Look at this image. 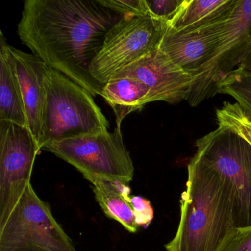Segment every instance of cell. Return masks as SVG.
<instances>
[{
	"label": "cell",
	"instance_id": "cell-12",
	"mask_svg": "<svg viewBox=\"0 0 251 251\" xmlns=\"http://www.w3.org/2000/svg\"><path fill=\"white\" fill-rule=\"evenodd\" d=\"M16 73L20 81L29 130L39 145L45 105L46 64L33 54L10 46Z\"/></svg>",
	"mask_w": 251,
	"mask_h": 251
},
{
	"label": "cell",
	"instance_id": "cell-20",
	"mask_svg": "<svg viewBox=\"0 0 251 251\" xmlns=\"http://www.w3.org/2000/svg\"><path fill=\"white\" fill-rule=\"evenodd\" d=\"M100 2L123 17H140L148 14L145 0H100Z\"/></svg>",
	"mask_w": 251,
	"mask_h": 251
},
{
	"label": "cell",
	"instance_id": "cell-15",
	"mask_svg": "<svg viewBox=\"0 0 251 251\" xmlns=\"http://www.w3.org/2000/svg\"><path fill=\"white\" fill-rule=\"evenodd\" d=\"M93 186L95 198L105 214L119 222L128 231L136 233L139 226L135 220L129 189L126 185L98 180Z\"/></svg>",
	"mask_w": 251,
	"mask_h": 251
},
{
	"label": "cell",
	"instance_id": "cell-6",
	"mask_svg": "<svg viewBox=\"0 0 251 251\" xmlns=\"http://www.w3.org/2000/svg\"><path fill=\"white\" fill-rule=\"evenodd\" d=\"M0 251H77L30 183L0 227Z\"/></svg>",
	"mask_w": 251,
	"mask_h": 251
},
{
	"label": "cell",
	"instance_id": "cell-4",
	"mask_svg": "<svg viewBox=\"0 0 251 251\" xmlns=\"http://www.w3.org/2000/svg\"><path fill=\"white\" fill-rule=\"evenodd\" d=\"M195 146V155L228 186L237 229L251 227V144L230 127L218 125Z\"/></svg>",
	"mask_w": 251,
	"mask_h": 251
},
{
	"label": "cell",
	"instance_id": "cell-11",
	"mask_svg": "<svg viewBox=\"0 0 251 251\" xmlns=\"http://www.w3.org/2000/svg\"><path fill=\"white\" fill-rule=\"evenodd\" d=\"M119 77L141 80L149 87L152 102L163 101L170 104L187 100L195 83L188 73L159 48L122 69L111 79Z\"/></svg>",
	"mask_w": 251,
	"mask_h": 251
},
{
	"label": "cell",
	"instance_id": "cell-8",
	"mask_svg": "<svg viewBox=\"0 0 251 251\" xmlns=\"http://www.w3.org/2000/svg\"><path fill=\"white\" fill-rule=\"evenodd\" d=\"M41 151L27 126L0 120V227L30 183L33 164Z\"/></svg>",
	"mask_w": 251,
	"mask_h": 251
},
{
	"label": "cell",
	"instance_id": "cell-2",
	"mask_svg": "<svg viewBox=\"0 0 251 251\" xmlns=\"http://www.w3.org/2000/svg\"><path fill=\"white\" fill-rule=\"evenodd\" d=\"M237 229L231 195L223 177L198 156L188 164L180 219L167 251H220Z\"/></svg>",
	"mask_w": 251,
	"mask_h": 251
},
{
	"label": "cell",
	"instance_id": "cell-7",
	"mask_svg": "<svg viewBox=\"0 0 251 251\" xmlns=\"http://www.w3.org/2000/svg\"><path fill=\"white\" fill-rule=\"evenodd\" d=\"M168 27L167 22L149 14L123 17L110 29L91 64L94 78L104 86L117 72L158 49Z\"/></svg>",
	"mask_w": 251,
	"mask_h": 251
},
{
	"label": "cell",
	"instance_id": "cell-17",
	"mask_svg": "<svg viewBox=\"0 0 251 251\" xmlns=\"http://www.w3.org/2000/svg\"><path fill=\"white\" fill-rule=\"evenodd\" d=\"M217 94L231 96L251 113V72L239 67L217 85Z\"/></svg>",
	"mask_w": 251,
	"mask_h": 251
},
{
	"label": "cell",
	"instance_id": "cell-9",
	"mask_svg": "<svg viewBox=\"0 0 251 251\" xmlns=\"http://www.w3.org/2000/svg\"><path fill=\"white\" fill-rule=\"evenodd\" d=\"M251 52V0H236L220 20L218 47L195 107L217 94V85Z\"/></svg>",
	"mask_w": 251,
	"mask_h": 251
},
{
	"label": "cell",
	"instance_id": "cell-10",
	"mask_svg": "<svg viewBox=\"0 0 251 251\" xmlns=\"http://www.w3.org/2000/svg\"><path fill=\"white\" fill-rule=\"evenodd\" d=\"M224 17L190 31L167 29L158 48L193 78L195 83L187 100L191 106L195 107L217 53L220 22Z\"/></svg>",
	"mask_w": 251,
	"mask_h": 251
},
{
	"label": "cell",
	"instance_id": "cell-1",
	"mask_svg": "<svg viewBox=\"0 0 251 251\" xmlns=\"http://www.w3.org/2000/svg\"><path fill=\"white\" fill-rule=\"evenodd\" d=\"M123 17L100 0H26L17 33L48 67L95 97L104 86L94 78L91 64Z\"/></svg>",
	"mask_w": 251,
	"mask_h": 251
},
{
	"label": "cell",
	"instance_id": "cell-3",
	"mask_svg": "<svg viewBox=\"0 0 251 251\" xmlns=\"http://www.w3.org/2000/svg\"><path fill=\"white\" fill-rule=\"evenodd\" d=\"M45 89L41 150L53 142L108 131L109 123L93 96L47 65Z\"/></svg>",
	"mask_w": 251,
	"mask_h": 251
},
{
	"label": "cell",
	"instance_id": "cell-23",
	"mask_svg": "<svg viewBox=\"0 0 251 251\" xmlns=\"http://www.w3.org/2000/svg\"><path fill=\"white\" fill-rule=\"evenodd\" d=\"M239 67H242L244 70L251 72V52L248 55V57L244 60L243 62L239 65Z\"/></svg>",
	"mask_w": 251,
	"mask_h": 251
},
{
	"label": "cell",
	"instance_id": "cell-13",
	"mask_svg": "<svg viewBox=\"0 0 251 251\" xmlns=\"http://www.w3.org/2000/svg\"><path fill=\"white\" fill-rule=\"evenodd\" d=\"M0 120L27 126V117L20 81L10 45L0 32Z\"/></svg>",
	"mask_w": 251,
	"mask_h": 251
},
{
	"label": "cell",
	"instance_id": "cell-18",
	"mask_svg": "<svg viewBox=\"0 0 251 251\" xmlns=\"http://www.w3.org/2000/svg\"><path fill=\"white\" fill-rule=\"evenodd\" d=\"M217 124L227 126L251 144V113L237 102H225L216 111Z\"/></svg>",
	"mask_w": 251,
	"mask_h": 251
},
{
	"label": "cell",
	"instance_id": "cell-14",
	"mask_svg": "<svg viewBox=\"0 0 251 251\" xmlns=\"http://www.w3.org/2000/svg\"><path fill=\"white\" fill-rule=\"evenodd\" d=\"M101 96L114 110L119 129H121L122 121L127 114L152 102L149 87L133 77L111 79L104 85Z\"/></svg>",
	"mask_w": 251,
	"mask_h": 251
},
{
	"label": "cell",
	"instance_id": "cell-16",
	"mask_svg": "<svg viewBox=\"0 0 251 251\" xmlns=\"http://www.w3.org/2000/svg\"><path fill=\"white\" fill-rule=\"evenodd\" d=\"M236 0H186L177 17L169 24L173 31H190L220 20L229 12Z\"/></svg>",
	"mask_w": 251,
	"mask_h": 251
},
{
	"label": "cell",
	"instance_id": "cell-21",
	"mask_svg": "<svg viewBox=\"0 0 251 251\" xmlns=\"http://www.w3.org/2000/svg\"><path fill=\"white\" fill-rule=\"evenodd\" d=\"M135 220L139 226H147L152 222L154 211L149 201L142 197H130Z\"/></svg>",
	"mask_w": 251,
	"mask_h": 251
},
{
	"label": "cell",
	"instance_id": "cell-22",
	"mask_svg": "<svg viewBox=\"0 0 251 251\" xmlns=\"http://www.w3.org/2000/svg\"><path fill=\"white\" fill-rule=\"evenodd\" d=\"M220 251H251V227L236 229Z\"/></svg>",
	"mask_w": 251,
	"mask_h": 251
},
{
	"label": "cell",
	"instance_id": "cell-5",
	"mask_svg": "<svg viewBox=\"0 0 251 251\" xmlns=\"http://www.w3.org/2000/svg\"><path fill=\"white\" fill-rule=\"evenodd\" d=\"M42 150L75 167L92 184L107 180L127 185L133 180L134 166L121 129L53 142Z\"/></svg>",
	"mask_w": 251,
	"mask_h": 251
},
{
	"label": "cell",
	"instance_id": "cell-19",
	"mask_svg": "<svg viewBox=\"0 0 251 251\" xmlns=\"http://www.w3.org/2000/svg\"><path fill=\"white\" fill-rule=\"evenodd\" d=\"M186 0H145L148 14L170 24L177 17Z\"/></svg>",
	"mask_w": 251,
	"mask_h": 251
}]
</instances>
